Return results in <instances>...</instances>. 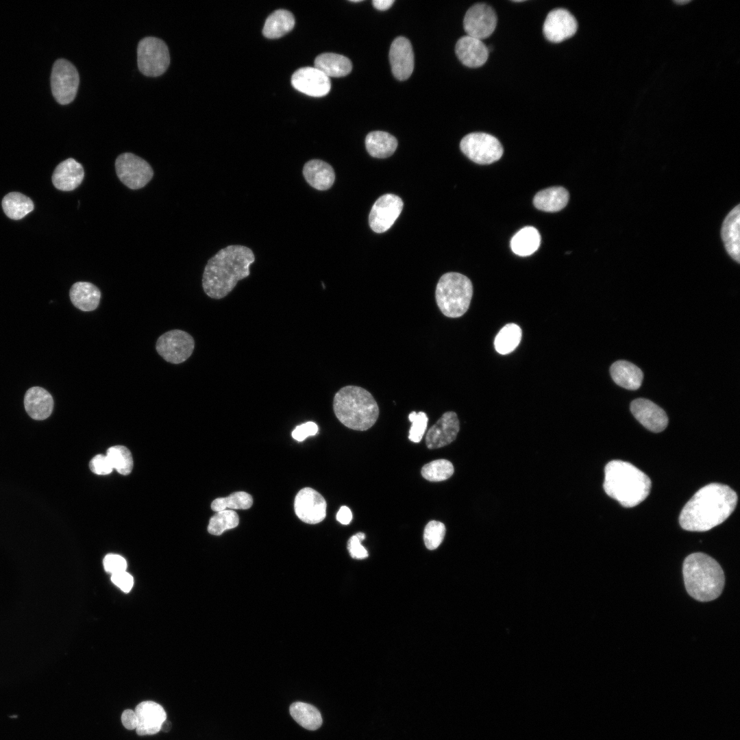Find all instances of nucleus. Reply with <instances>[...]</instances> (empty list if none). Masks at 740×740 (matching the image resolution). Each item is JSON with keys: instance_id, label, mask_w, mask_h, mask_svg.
I'll return each instance as SVG.
<instances>
[{"instance_id": "nucleus-20", "label": "nucleus", "mask_w": 740, "mask_h": 740, "mask_svg": "<svg viewBox=\"0 0 740 740\" xmlns=\"http://www.w3.org/2000/svg\"><path fill=\"white\" fill-rule=\"evenodd\" d=\"M134 712L138 718L136 728L138 735H151L160 731L161 726L166 719L164 708L153 701H144L138 704Z\"/></svg>"}, {"instance_id": "nucleus-5", "label": "nucleus", "mask_w": 740, "mask_h": 740, "mask_svg": "<svg viewBox=\"0 0 740 740\" xmlns=\"http://www.w3.org/2000/svg\"><path fill=\"white\" fill-rule=\"evenodd\" d=\"M333 409L346 427L365 431L372 427L379 416V407L373 395L357 386H345L334 395Z\"/></svg>"}, {"instance_id": "nucleus-30", "label": "nucleus", "mask_w": 740, "mask_h": 740, "mask_svg": "<svg viewBox=\"0 0 740 740\" xmlns=\"http://www.w3.org/2000/svg\"><path fill=\"white\" fill-rule=\"evenodd\" d=\"M368 153L374 158H385L391 156L397 147V139L391 134L382 131L369 133L365 138Z\"/></svg>"}, {"instance_id": "nucleus-10", "label": "nucleus", "mask_w": 740, "mask_h": 740, "mask_svg": "<svg viewBox=\"0 0 740 740\" xmlns=\"http://www.w3.org/2000/svg\"><path fill=\"white\" fill-rule=\"evenodd\" d=\"M195 341L188 332L178 329L169 330L158 338L156 349L162 358L172 364L186 361L193 354Z\"/></svg>"}, {"instance_id": "nucleus-7", "label": "nucleus", "mask_w": 740, "mask_h": 740, "mask_svg": "<svg viewBox=\"0 0 740 740\" xmlns=\"http://www.w3.org/2000/svg\"><path fill=\"white\" fill-rule=\"evenodd\" d=\"M137 61L138 69L143 74L149 76L162 74L170 62L166 44L153 36L142 38L138 45Z\"/></svg>"}, {"instance_id": "nucleus-40", "label": "nucleus", "mask_w": 740, "mask_h": 740, "mask_svg": "<svg viewBox=\"0 0 740 740\" xmlns=\"http://www.w3.org/2000/svg\"><path fill=\"white\" fill-rule=\"evenodd\" d=\"M445 530V525L441 521L432 520L428 522L423 532L426 547L430 550L437 548L444 539Z\"/></svg>"}, {"instance_id": "nucleus-17", "label": "nucleus", "mask_w": 740, "mask_h": 740, "mask_svg": "<svg viewBox=\"0 0 740 740\" xmlns=\"http://www.w3.org/2000/svg\"><path fill=\"white\" fill-rule=\"evenodd\" d=\"M389 61L392 73L397 79L406 80L411 75L414 69V53L410 42L406 38L399 36L393 41Z\"/></svg>"}, {"instance_id": "nucleus-25", "label": "nucleus", "mask_w": 740, "mask_h": 740, "mask_svg": "<svg viewBox=\"0 0 740 740\" xmlns=\"http://www.w3.org/2000/svg\"><path fill=\"white\" fill-rule=\"evenodd\" d=\"M302 173L306 182L319 190L331 188L335 180V173L328 163L319 159H313L305 163Z\"/></svg>"}, {"instance_id": "nucleus-21", "label": "nucleus", "mask_w": 740, "mask_h": 740, "mask_svg": "<svg viewBox=\"0 0 740 740\" xmlns=\"http://www.w3.org/2000/svg\"><path fill=\"white\" fill-rule=\"evenodd\" d=\"M455 51L462 64L469 68H477L484 64L489 52L482 40L467 35L458 40Z\"/></svg>"}, {"instance_id": "nucleus-27", "label": "nucleus", "mask_w": 740, "mask_h": 740, "mask_svg": "<svg viewBox=\"0 0 740 740\" xmlns=\"http://www.w3.org/2000/svg\"><path fill=\"white\" fill-rule=\"evenodd\" d=\"M610 373L613 381L626 389L637 390L643 382L642 371L635 365L626 360H617L613 363L610 368Z\"/></svg>"}, {"instance_id": "nucleus-2", "label": "nucleus", "mask_w": 740, "mask_h": 740, "mask_svg": "<svg viewBox=\"0 0 740 740\" xmlns=\"http://www.w3.org/2000/svg\"><path fill=\"white\" fill-rule=\"evenodd\" d=\"M254 260L252 250L243 245H232L220 249L204 268L202 287L205 293L214 299L225 297L239 280L249 275V266Z\"/></svg>"}, {"instance_id": "nucleus-52", "label": "nucleus", "mask_w": 740, "mask_h": 740, "mask_svg": "<svg viewBox=\"0 0 740 740\" xmlns=\"http://www.w3.org/2000/svg\"><path fill=\"white\" fill-rule=\"evenodd\" d=\"M362 1V0H352V2H354V3H356V2H360V1Z\"/></svg>"}, {"instance_id": "nucleus-39", "label": "nucleus", "mask_w": 740, "mask_h": 740, "mask_svg": "<svg viewBox=\"0 0 740 740\" xmlns=\"http://www.w3.org/2000/svg\"><path fill=\"white\" fill-rule=\"evenodd\" d=\"M238 523L239 517L235 511L221 510L210 518L208 531L213 535H221L224 531L236 528Z\"/></svg>"}, {"instance_id": "nucleus-12", "label": "nucleus", "mask_w": 740, "mask_h": 740, "mask_svg": "<svg viewBox=\"0 0 740 740\" xmlns=\"http://www.w3.org/2000/svg\"><path fill=\"white\" fill-rule=\"evenodd\" d=\"M403 206L402 199L394 194L380 197L369 213V223L371 230L377 233L387 231L400 215Z\"/></svg>"}, {"instance_id": "nucleus-23", "label": "nucleus", "mask_w": 740, "mask_h": 740, "mask_svg": "<svg viewBox=\"0 0 740 740\" xmlns=\"http://www.w3.org/2000/svg\"><path fill=\"white\" fill-rule=\"evenodd\" d=\"M739 210L738 204L726 216L721 228V238L725 249L737 263L740 262Z\"/></svg>"}, {"instance_id": "nucleus-48", "label": "nucleus", "mask_w": 740, "mask_h": 740, "mask_svg": "<svg viewBox=\"0 0 740 740\" xmlns=\"http://www.w3.org/2000/svg\"><path fill=\"white\" fill-rule=\"evenodd\" d=\"M336 519L341 524H349L352 519L351 510L347 506H341L336 514Z\"/></svg>"}, {"instance_id": "nucleus-36", "label": "nucleus", "mask_w": 740, "mask_h": 740, "mask_svg": "<svg viewBox=\"0 0 740 740\" xmlns=\"http://www.w3.org/2000/svg\"><path fill=\"white\" fill-rule=\"evenodd\" d=\"M253 504L252 497L247 493L238 491L225 497L215 499L211 504L212 510L219 512L230 509H248Z\"/></svg>"}, {"instance_id": "nucleus-49", "label": "nucleus", "mask_w": 740, "mask_h": 740, "mask_svg": "<svg viewBox=\"0 0 740 740\" xmlns=\"http://www.w3.org/2000/svg\"><path fill=\"white\" fill-rule=\"evenodd\" d=\"M395 2L393 0H373L372 4L378 10H386L391 7Z\"/></svg>"}, {"instance_id": "nucleus-19", "label": "nucleus", "mask_w": 740, "mask_h": 740, "mask_svg": "<svg viewBox=\"0 0 740 740\" xmlns=\"http://www.w3.org/2000/svg\"><path fill=\"white\" fill-rule=\"evenodd\" d=\"M459 430L456 413L452 411L445 412L428 430L426 436L427 447L436 449L447 445L456 439Z\"/></svg>"}, {"instance_id": "nucleus-32", "label": "nucleus", "mask_w": 740, "mask_h": 740, "mask_svg": "<svg viewBox=\"0 0 740 740\" xmlns=\"http://www.w3.org/2000/svg\"><path fill=\"white\" fill-rule=\"evenodd\" d=\"M541 243V236L538 230L532 226H527L518 231L512 238L510 247L513 251L521 256H527L534 253Z\"/></svg>"}, {"instance_id": "nucleus-28", "label": "nucleus", "mask_w": 740, "mask_h": 740, "mask_svg": "<svg viewBox=\"0 0 740 740\" xmlns=\"http://www.w3.org/2000/svg\"><path fill=\"white\" fill-rule=\"evenodd\" d=\"M569 194L561 186L550 187L537 193L533 199L534 206L545 212H557L568 203Z\"/></svg>"}, {"instance_id": "nucleus-26", "label": "nucleus", "mask_w": 740, "mask_h": 740, "mask_svg": "<svg viewBox=\"0 0 740 740\" xmlns=\"http://www.w3.org/2000/svg\"><path fill=\"white\" fill-rule=\"evenodd\" d=\"M69 297L71 303L77 309L84 312H90L99 306L101 291L90 282H77L72 285Z\"/></svg>"}, {"instance_id": "nucleus-37", "label": "nucleus", "mask_w": 740, "mask_h": 740, "mask_svg": "<svg viewBox=\"0 0 740 740\" xmlns=\"http://www.w3.org/2000/svg\"><path fill=\"white\" fill-rule=\"evenodd\" d=\"M452 463L445 459H438L423 466L421 475L430 482H440L449 478L454 473Z\"/></svg>"}, {"instance_id": "nucleus-13", "label": "nucleus", "mask_w": 740, "mask_h": 740, "mask_svg": "<svg viewBox=\"0 0 740 740\" xmlns=\"http://www.w3.org/2000/svg\"><path fill=\"white\" fill-rule=\"evenodd\" d=\"M497 21V15L490 5L476 3L467 11L463 27L467 36L482 40L493 33Z\"/></svg>"}, {"instance_id": "nucleus-38", "label": "nucleus", "mask_w": 740, "mask_h": 740, "mask_svg": "<svg viewBox=\"0 0 740 740\" xmlns=\"http://www.w3.org/2000/svg\"><path fill=\"white\" fill-rule=\"evenodd\" d=\"M110 464L119 473L126 476L133 468V459L130 450L123 445L110 447L106 453Z\"/></svg>"}, {"instance_id": "nucleus-22", "label": "nucleus", "mask_w": 740, "mask_h": 740, "mask_svg": "<svg viewBox=\"0 0 740 740\" xmlns=\"http://www.w3.org/2000/svg\"><path fill=\"white\" fill-rule=\"evenodd\" d=\"M84 177L82 165L73 158H68L56 167L52 175V182L58 190L71 191L81 184Z\"/></svg>"}, {"instance_id": "nucleus-50", "label": "nucleus", "mask_w": 740, "mask_h": 740, "mask_svg": "<svg viewBox=\"0 0 740 740\" xmlns=\"http://www.w3.org/2000/svg\"><path fill=\"white\" fill-rule=\"evenodd\" d=\"M171 722H169V721H167V720L166 719V720H165V721H164V722H163V724H162V726H161V729H160V730H162V731H164V732H167V731H169V730L171 729Z\"/></svg>"}, {"instance_id": "nucleus-46", "label": "nucleus", "mask_w": 740, "mask_h": 740, "mask_svg": "<svg viewBox=\"0 0 740 740\" xmlns=\"http://www.w3.org/2000/svg\"><path fill=\"white\" fill-rule=\"evenodd\" d=\"M111 580L125 593H128L134 584L133 577L126 571L112 574Z\"/></svg>"}, {"instance_id": "nucleus-43", "label": "nucleus", "mask_w": 740, "mask_h": 740, "mask_svg": "<svg viewBox=\"0 0 740 740\" xmlns=\"http://www.w3.org/2000/svg\"><path fill=\"white\" fill-rule=\"evenodd\" d=\"M105 570L112 574L125 571L127 569L125 559L120 555L109 554L105 556L103 561Z\"/></svg>"}, {"instance_id": "nucleus-4", "label": "nucleus", "mask_w": 740, "mask_h": 740, "mask_svg": "<svg viewBox=\"0 0 740 740\" xmlns=\"http://www.w3.org/2000/svg\"><path fill=\"white\" fill-rule=\"evenodd\" d=\"M682 573L688 593L698 601L713 600L723 591L725 578L722 568L707 554L698 552L689 555L684 560Z\"/></svg>"}, {"instance_id": "nucleus-51", "label": "nucleus", "mask_w": 740, "mask_h": 740, "mask_svg": "<svg viewBox=\"0 0 740 740\" xmlns=\"http://www.w3.org/2000/svg\"><path fill=\"white\" fill-rule=\"evenodd\" d=\"M674 2L676 4H678V5H683V4H686V3H689V2H690V1H688V0H678V1H675Z\"/></svg>"}, {"instance_id": "nucleus-44", "label": "nucleus", "mask_w": 740, "mask_h": 740, "mask_svg": "<svg viewBox=\"0 0 740 740\" xmlns=\"http://www.w3.org/2000/svg\"><path fill=\"white\" fill-rule=\"evenodd\" d=\"M90 470L97 475H108L112 471V467L106 455L95 456L89 464Z\"/></svg>"}, {"instance_id": "nucleus-18", "label": "nucleus", "mask_w": 740, "mask_h": 740, "mask_svg": "<svg viewBox=\"0 0 740 740\" xmlns=\"http://www.w3.org/2000/svg\"><path fill=\"white\" fill-rule=\"evenodd\" d=\"M630 411L641 424L652 432H662L667 426L666 412L649 399L638 398L633 400L630 404Z\"/></svg>"}, {"instance_id": "nucleus-45", "label": "nucleus", "mask_w": 740, "mask_h": 740, "mask_svg": "<svg viewBox=\"0 0 740 740\" xmlns=\"http://www.w3.org/2000/svg\"><path fill=\"white\" fill-rule=\"evenodd\" d=\"M318 430V426L314 422L308 421L297 426L292 432V436L297 441H303L308 436L315 435Z\"/></svg>"}, {"instance_id": "nucleus-16", "label": "nucleus", "mask_w": 740, "mask_h": 740, "mask_svg": "<svg viewBox=\"0 0 740 740\" xmlns=\"http://www.w3.org/2000/svg\"><path fill=\"white\" fill-rule=\"evenodd\" d=\"M293 86L298 91L311 97L326 95L330 90V77L314 66H306L295 71L291 77Z\"/></svg>"}, {"instance_id": "nucleus-47", "label": "nucleus", "mask_w": 740, "mask_h": 740, "mask_svg": "<svg viewBox=\"0 0 740 740\" xmlns=\"http://www.w3.org/2000/svg\"><path fill=\"white\" fill-rule=\"evenodd\" d=\"M121 722L127 729H136L138 725V718L134 711L131 709L125 710L121 715Z\"/></svg>"}, {"instance_id": "nucleus-6", "label": "nucleus", "mask_w": 740, "mask_h": 740, "mask_svg": "<svg viewBox=\"0 0 740 740\" xmlns=\"http://www.w3.org/2000/svg\"><path fill=\"white\" fill-rule=\"evenodd\" d=\"M472 295L471 280L456 272L443 274L435 291L436 302L439 310L445 316L450 318L460 317L467 311Z\"/></svg>"}, {"instance_id": "nucleus-41", "label": "nucleus", "mask_w": 740, "mask_h": 740, "mask_svg": "<svg viewBox=\"0 0 740 740\" xmlns=\"http://www.w3.org/2000/svg\"><path fill=\"white\" fill-rule=\"evenodd\" d=\"M412 423L409 430L408 439L414 443L421 441L427 428L428 418L423 412H412L408 416Z\"/></svg>"}, {"instance_id": "nucleus-31", "label": "nucleus", "mask_w": 740, "mask_h": 740, "mask_svg": "<svg viewBox=\"0 0 740 740\" xmlns=\"http://www.w3.org/2000/svg\"><path fill=\"white\" fill-rule=\"evenodd\" d=\"M295 25V18L286 10L272 12L265 21L262 34L268 38H278L289 32Z\"/></svg>"}, {"instance_id": "nucleus-9", "label": "nucleus", "mask_w": 740, "mask_h": 740, "mask_svg": "<svg viewBox=\"0 0 740 740\" xmlns=\"http://www.w3.org/2000/svg\"><path fill=\"white\" fill-rule=\"evenodd\" d=\"M115 169L121 182L132 190L144 187L153 175L150 164L132 153L120 154L115 161Z\"/></svg>"}, {"instance_id": "nucleus-3", "label": "nucleus", "mask_w": 740, "mask_h": 740, "mask_svg": "<svg viewBox=\"0 0 740 740\" xmlns=\"http://www.w3.org/2000/svg\"><path fill=\"white\" fill-rule=\"evenodd\" d=\"M651 485L650 478L630 463L614 460L604 468L605 492L624 507L642 502L649 495Z\"/></svg>"}, {"instance_id": "nucleus-8", "label": "nucleus", "mask_w": 740, "mask_h": 740, "mask_svg": "<svg viewBox=\"0 0 740 740\" xmlns=\"http://www.w3.org/2000/svg\"><path fill=\"white\" fill-rule=\"evenodd\" d=\"M460 147L468 158L480 164L497 161L504 152L497 138L483 132H473L465 136L460 141Z\"/></svg>"}, {"instance_id": "nucleus-1", "label": "nucleus", "mask_w": 740, "mask_h": 740, "mask_svg": "<svg viewBox=\"0 0 740 740\" xmlns=\"http://www.w3.org/2000/svg\"><path fill=\"white\" fill-rule=\"evenodd\" d=\"M737 502V493L730 487L719 483L709 484L699 489L684 505L679 523L686 530H709L728 518Z\"/></svg>"}, {"instance_id": "nucleus-11", "label": "nucleus", "mask_w": 740, "mask_h": 740, "mask_svg": "<svg viewBox=\"0 0 740 740\" xmlns=\"http://www.w3.org/2000/svg\"><path fill=\"white\" fill-rule=\"evenodd\" d=\"M79 77L75 66L67 60L58 59L53 64L51 86L56 101L61 104L72 101L76 95Z\"/></svg>"}, {"instance_id": "nucleus-29", "label": "nucleus", "mask_w": 740, "mask_h": 740, "mask_svg": "<svg viewBox=\"0 0 740 740\" xmlns=\"http://www.w3.org/2000/svg\"><path fill=\"white\" fill-rule=\"evenodd\" d=\"M314 67L320 70L328 77H339L348 75L352 64L347 57L334 53H324L319 55L314 60Z\"/></svg>"}, {"instance_id": "nucleus-15", "label": "nucleus", "mask_w": 740, "mask_h": 740, "mask_svg": "<svg viewBox=\"0 0 740 740\" xmlns=\"http://www.w3.org/2000/svg\"><path fill=\"white\" fill-rule=\"evenodd\" d=\"M578 29L576 18L567 10L556 8L550 11L545 20L543 32L552 42H561L573 36Z\"/></svg>"}, {"instance_id": "nucleus-35", "label": "nucleus", "mask_w": 740, "mask_h": 740, "mask_svg": "<svg viewBox=\"0 0 740 740\" xmlns=\"http://www.w3.org/2000/svg\"><path fill=\"white\" fill-rule=\"evenodd\" d=\"M521 339V330L515 323H508L497 333L495 338V350L500 354L512 352L519 345Z\"/></svg>"}, {"instance_id": "nucleus-33", "label": "nucleus", "mask_w": 740, "mask_h": 740, "mask_svg": "<svg viewBox=\"0 0 740 740\" xmlns=\"http://www.w3.org/2000/svg\"><path fill=\"white\" fill-rule=\"evenodd\" d=\"M293 719L303 728L309 730L319 728L323 723L319 711L314 706L303 702H293L289 708Z\"/></svg>"}, {"instance_id": "nucleus-34", "label": "nucleus", "mask_w": 740, "mask_h": 740, "mask_svg": "<svg viewBox=\"0 0 740 740\" xmlns=\"http://www.w3.org/2000/svg\"><path fill=\"white\" fill-rule=\"evenodd\" d=\"M1 205L6 216L14 220L21 219L34 208L32 199L18 192L7 194L3 197Z\"/></svg>"}, {"instance_id": "nucleus-14", "label": "nucleus", "mask_w": 740, "mask_h": 740, "mask_svg": "<svg viewBox=\"0 0 740 740\" xmlns=\"http://www.w3.org/2000/svg\"><path fill=\"white\" fill-rule=\"evenodd\" d=\"M326 507L324 497L310 487L301 489L295 498V513L306 523L316 524L323 521L326 515Z\"/></svg>"}, {"instance_id": "nucleus-42", "label": "nucleus", "mask_w": 740, "mask_h": 740, "mask_svg": "<svg viewBox=\"0 0 740 740\" xmlns=\"http://www.w3.org/2000/svg\"><path fill=\"white\" fill-rule=\"evenodd\" d=\"M365 538V535L363 532H358L348 540L347 550L353 558L362 559L368 556L367 550L361 545Z\"/></svg>"}, {"instance_id": "nucleus-24", "label": "nucleus", "mask_w": 740, "mask_h": 740, "mask_svg": "<svg viewBox=\"0 0 740 740\" xmlns=\"http://www.w3.org/2000/svg\"><path fill=\"white\" fill-rule=\"evenodd\" d=\"M53 404L51 395L43 388L33 386L25 393V409L27 414L35 420H44L48 418L53 411Z\"/></svg>"}]
</instances>
